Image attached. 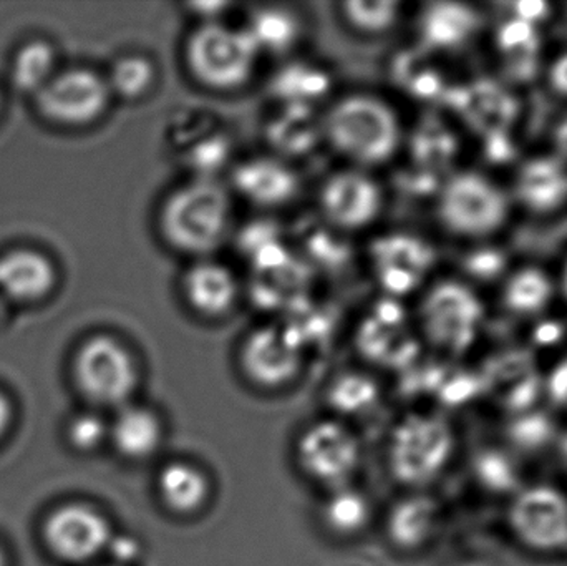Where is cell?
I'll return each mask as SVG.
<instances>
[{
	"mask_svg": "<svg viewBox=\"0 0 567 566\" xmlns=\"http://www.w3.org/2000/svg\"><path fill=\"white\" fill-rule=\"evenodd\" d=\"M73 379L93 404L115 408L132 398L138 385V369L125 344L112 336L99 335L76 351Z\"/></svg>",
	"mask_w": 567,
	"mask_h": 566,
	"instance_id": "6",
	"label": "cell"
},
{
	"mask_svg": "<svg viewBox=\"0 0 567 566\" xmlns=\"http://www.w3.org/2000/svg\"><path fill=\"white\" fill-rule=\"evenodd\" d=\"M55 50L43 40L25 43L13 56L10 82L19 92L35 96L55 75Z\"/></svg>",
	"mask_w": 567,
	"mask_h": 566,
	"instance_id": "27",
	"label": "cell"
},
{
	"mask_svg": "<svg viewBox=\"0 0 567 566\" xmlns=\"http://www.w3.org/2000/svg\"><path fill=\"white\" fill-rule=\"evenodd\" d=\"M33 99L43 119L55 125L80 128L103 116L112 93L105 76L100 73L90 69H70L55 73Z\"/></svg>",
	"mask_w": 567,
	"mask_h": 566,
	"instance_id": "9",
	"label": "cell"
},
{
	"mask_svg": "<svg viewBox=\"0 0 567 566\" xmlns=\"http://www.w3.org/2000/svg\"><path fill=\"white\" fill-rule=\"evenodd\" d=\"M245 374L261 388L278 389L292 382L302 368V351L281 328H261L241 348Z\"/></svg>",
	"mask_w": 567,
	"mask_h": 566,
	"instance_id": "14",
	"label": "cell"
},
{
	"mask_svg": "<svg viewBox=\"0 0 567 566\" xmlns=\"http://www.w3.org/2000/svg\"><path fill=\"white\" fill-rule=\"evenodd\" d=\"M229 7L231 6L226 2H195L188 3L186 9H188L189 13H193V16L203 19L202 23H209L219 22V17H221L223 13H225V10H228Z\"/></svg>",
	"mask_w": 567,
	"mask_h": 566,
	"instance_id": "35",
	"label": "cell"
},
{
	"mask_svg": "<svg viewBox=\"0 0 567 566\" xmlns=\"http://www.w3.org/2000/svg\"><path fill=\"white\" fill-rule=\"evenodd\" d=\"M259 49L248 30L219 22L199 23L186 40V66L196 82L216 92H233L249 82Z\"/></svg>",
	"mask_w": 567,
	"mask_h": 566,
	"instance_id": "3",
	"label": "cell"
},
{
	"mask_svg": "<svg viewBox=\"0 0 567 566\" xmlns=\"http://www.w3.org/2000/svg\"><path fill=\"white\" fill-rule=\"evenodd\" d=\"M549 85L559 95L567 96V53L558 56L549 66Z\"/></svg>",
	"mask_w": 567,
	"mask_h": 566,
	"instance_id": "36",
	"label": "cell"
},
{
	"mask_svg": "<svg viewBox=\"0 0 567 566\" xmlns=\"http://www.w3.org/2000/svg\"><path fill=\"white\" fill-rule=\"evenodd\" d=\"M278 119L272 120L269 135L272 142L289 155L306 153L323 136L322 122L313 119L312 109L282 103Z\"/></svg>",
	"mask_w": 567,
	"mask_h": 566,
	"instance_id": "24",
	"label": "cell"
},
{
	"mask_svg": "<svg viewBox=\"0 0 567 566\" xmlns=\"http://www.w3.org/2000/svg\"><path fill=\"white\" fill-rule=\"evenodd\" d=\"M70 442L76 451H95L106 438V428L96 415H80L70 425Z\"/></svg>",
	"mask_w": 567,
	"mask_h": 566,
	"instance_id": "34",
	"label": "cell"
},
{
	"mask_svg": "<svg viewBox=\"0 0 567 566\" xmlns=\"http://www.w3.org/2000/svg\"><path fill=\"white\" fill-rule=\"evenodd\" d=\"M183 298L193 312L212 321L226 318L238 305V278L221 263H195L182 278Z\"/></svg>",
	"mask_w": 567,
	"mask_h": 566,
	"instance_id": "15",
	"label": "cell"
},
{
	"mask_svg": "<svg viewBox=\"0 0 567 566\" xmlns=\"http://www.w3.org/2000/svg\"><path fill=\"white\" fill-rule=\"evenodd\" d=\"M508 527L515 541L532 554L567 552V494L551 484H533L513 495Z\"/></svg>",
	"mask_w": 567,
	"mask_h": 566,
	"instance_id": "7",
	"label": "cell"
},
{
	"mask_svg": "<svg viewBox=\"0 0 567 566\" xmlns=\"http://www.w3.org/2000/svg\"><path fill=\"white\" fill-rule=\"evenodd\" d=\"M536 40L538 39H536L535 25L518 17L502 25L498 32V43L506 55H535Z\"/></svg>",
	"mask_w": 567,
	"mask_h": 566,
	"instance_id": "33",
	"label": "cell"
},
{
	"mask_svg": "<svg viewBox=\"0 0 567 566\" xmlns=\"http://www.w3.org/2000/svg\"><path fill=\"white\" fill-rule=\"evenodd\" d=\"M47 547L60 560L82 564L109 547L110 524L95 508L69 504L56 508L43 525Z\"/></svg>",
	"mask_w": 567,
	"mask_h": 566,
	"instance_id": "13",
	"label": "cell"
},
{
	"mask_svg": "<svg viewBox=\"0 0 567 566\" xmlns=\"http://www.w3.org/2000/svg\"><path fill=\"white\" fill-rule=\"evenodd\" d=\"M327 399L330 408L339 414L359 418L377 408L380 401V389L370 375L347 372L330 384Z\"/></svg>",
	"mask_w": 567,
	"mask_h": 566,
	"instance_id": "28",
	"label": "cell"
},
{
	"mask_svg": "<svg viewBox=\"0 0 567 566\" xmlns=\"http://www.w3.org/2000/svg\"><path fill=\"white\" fill-rule=\"evenodd\" d=\"M0 566H6V557H3L2 550H0Z\"/></svg>",
	"mask_w": 567,
	"mask_h": 566,
	"instance_id": "41",
	"label": "cell"
},
{
	"mask_svg": "<svg viewBox=\"0 0 567 566\" xmlns=\"http://www.w3.org/2000/svg\"><path fill=\"white\" fill-rule=\"evenodd\" d=\"M233 223L228 192L212 178H196L169 193L159 208V233L183 255L206 256L225 243Z\"/></svg>",
	"mask_w": 567,
	"mask_h": 566,
	"instance_id": "1",
	"label": "cell"
},
{
	"mask_svg": "<svg viewBox=\"0 0 567 566\" xmlns=\"http://www.w3.org/2000/svg\"><path fill=\"white\" fill-rule=\"evenodd\" d=\"M233 183L243 198L261 208L287 205L300 189L296 172L276 156L246 159L233 173Z\"/></svg>",
	"mask_w": 567,
	"mask_h": 566,
	"instance_id": "16",
	"label": "cell"
},
{
	"mask_svg": "<svg viewBox=\"0 0 567 566\" xmlns=\"http://www.w3.org/2000/svg\"><path fill=\"white\" fill-rule=\"evenodd\" d=\"M455 445V431L446 419L436 414L409 415L390 439V469L402 484L423 487L449 467Z\"/></svg>",
	"mask_w": 567,
	"mask_h": 566,
	"instance_id": "4",
	"label": "cell"
},
{
	"mask_svg": "<svg viewBox=\"0 0 567 566\" xmlns=\"http://www.w3.org/2000/svg\"><path fill=\"white\" fill-rule=\"evenodd\" d=\"M105 80L112 96L136 102L152 92L158 80V69L148 55L125 53L112 63Z\"/></svg>",
	"mask_w": 567,
	"mask_h": 566,
	"instance_id": "26",
	"label": "cell"
},
{
	"mask_svg": "<svg viewBox=\"0 0 567 566\" xmlns=\"http://www.w3.org/2000/svg\"><path fill=\"white\" fill-rule=\"evenodd\" d=\"M56 271L47 256L33 249L0 255V295L16 305H35L55 289Z\"/></svg>",
	"mask_w": 567,
	"mask_h": 566,
	"instance_id": "17",
	"label": "cell"
},
{
	"mask_svg": "<svg viewBox=\"0 0 567 566\" xmlns=\"http://www.w3.org/2000/svg\"><path fill=\"white\" fill-rule=\"evenodd\" d=\"M343 19L352 29L365 35H380L393 29L400 17V6L396 2H367L352 0L342 6Z\"/></svg>",
	"mask_w": 567,
	"mask_h": 566,
	"instance_id": "32",
	"label": "cell"
},
{
	"mask_svg": "<svg viewBox=\"0 0 567 566\" xmlns=\"http://www.w3.org/2000/svg\"><path fill=\"white\" fill-rule=\"evenodd\" d=\"M546 10H548V6L543 2H519L516 6V17L535 25L538 20L546 17Z\"/></svg>",
	"mask_w": 567,
	"mask_h": 566,
	"instance_id": "37",
	"label": "cell"
},
{
	"mask_svg": "<svg viewBox=\"0 0 567 566\" xmlns=\"http://www.w3.org/2000/svg\"><path fill=\"white\" fill-rule=\"evenodd\" d=\"M163 504L178 515L202 511L209 498V481L198 467L186 462H172L158 477Z\"/></svg>",
	"mask_w": 567,
	"mask_h": 566,
	"instance_id": "23",
	"label": "cell"
},
{
	"mask_svg": "<svg viewBox=\"0 0 567 566\" xmlns=\"http://www.w3.org/2000/svg\"><path fill=\"white\" fill-rule=\"evenodd\" d=\"M423 332L436 348L460 352L468 348L483 319V305L468 286L456 281L433 286L422 305Z\"/></svg>",
	"mask_w": 567,
	"mask_h": 566,
	"instance_id": "8",
	"label": "cell"
},
{
	"mask_svg": "<svg viewBox=\"0 0 567 566\" xmlns=\"http://www.w3.org/2000/svg\"><path fill=\"white\" fill-rule=\"evenodd\" d=\"M553 140H555L556 152H558V158L567 159V116L558 123L556 126L555 135H553Z\"/></svg>",
	"mask_w": 567,
	"mask_h": 566,
	"instance_id": "38",
	"label": "cell"
},
{
	"mask_svg": "<svg viewBox=\"0 0 567 566\" xmlns=\"http://www.w3.org/2000/svg\"><path fill=\"white\" fill-rule=\"evenodd\" d=\"M319 199L326 222L343 231L367 228L383 208L382 188L360 169L333 173L320 188Z\"/></svg>",
	"mask_w": 567,
	"mask_h": 566,
	"instance_id": "11",
	"label": "cell"
},
{
	"mask_svg": "<svg viewBox=\"0 0 567 566\" xmlns=\"http://www.w3.org/2000/svg\"><path fill=\"white\" fill-rule=\"evenodd\" d=\"M433 261L429 243L405 233L385 235L370 249L373 276L390 296H406L420 288Z\"/></svg>",
	"mask_w": 567,
	"mask_h": 566,
	"instance_id": "12",
	"label": "cell"
},
{
	"mask_svg": "<svg viewBox=\"0 0 567 566\" xmlns=\"http://www.w3.org/2000/svg\"><path fill=\"white\" fill-rule=\"evenodd\" d=\"M10 421H12V408H10V402L7 401L6 395L0 394V438L9 429Z\"/></svg>",
	"mask_w": 567,
	"mask_h": 566,
	"instance_id": "39",
	"label": "cell"
},
{
	"mask_svg": "<svg viewBox=\"0 0 567 566\" xmlns=\"http://www.w3.org/2000/svg\"><path fill=\"white\" fill-rule=\"evenodd\" d=\"M297 454L303 472L312 481L333 488L347 484L362 459L355 435L333 421L310 425L300 438Z\"/></svg>",
	"mask_w": 567,
	"mask_h": 566,
	"instance_id": "10",
	"label": "cell"
},
{
	"mask_svg": "<svg viewBox=\"0 0 567 566\" xmlns=\"http://www.w3.org/2000/svg\"><path fill=\"white\" fill-rule=\"evenodd\" d=\"M0 110H2V99H0Z\"/></svg>",
	"mask_w": 567,
	"mask_h": 566,
	"instance_id": "42",
	"label": "cell"
},
{
	"mask_svg": "<svg viewBox=\"0 0 567 566\" xmlns=\"http://www.w3.org/2000/svg\"><path fill=\"white\" fill-rule=\"evenodd\" d=\"M563 288H565V292L567 296V263L565 266V272H563Z\"/></svg>",
	"mask_w": 567,
	"mask_h": 566,
	"instance_id": "40",
	"label": "cell"
},
{
	"mask_svg": "<svg viewBox=\"0 0 567 566\" xmlns=\"http://www.w3.org/2000/svg\"><path fill=\"white\" fill-rule=\"evenodd\" d=\"M478 27V13L463 3H433L420 20L423 40L432 49L452 50L462 47Z\"/></svg>",
	"mask_w": 567,
	"mask_h": 566,
	"instance_id": "21",
	"label": "cell"
},
{
	"mask_svg": "<svg viewBox=\"0 0 567 566\" xmlns=\"http://www.w3.org/2000/svg\"><path fill=\"white\" fill-rule=\"evenodd\" d=\"M553 285L542 269L526 268L509 278L505 305L518 315H536L551 301Z\"/></svg>",
	"mask_w": 567,
	"mask_h": 566,
	"instance_id": "31",
	"label": "cell"
},
{
	"mask_svg": "<svg viewBox=\"0 0 567 566\" xmlns=\"http://www.w3.org/2000/svg\"><path fill=\"white\" fill-rule=\"evenodd\" d=\"M439 524V504L426 495H412L392 508L386 521V531L396 547L419 550L435 537Z\"/></svg>",
	"mask_w": 567,
	"mask_h": 566,
	"instance_id": "20",
	"label": "cell"
},
{
	"mask_svg": "<svg viewBox=\"0 0 567 566\" xmlns=\"http://www.w3.org/2000/svg\"><path fill=\"white\" fill-rule=\"evenodd\" d=\"M505 193L478 173L452 176L439 196V218L453 235L485 238L502 228L508 218Z\"/></svg>",
	"mask_w": 567,
	"mask_h": 566,
	"instance_id": "5",
	"label": "cell"
},
{
	"mask_svg": "<svg viewBox=\"0 0 567 566\" xmlns=\"http://www.w3.org/2000/svg\"><path fill=\"white\" fill-rule=\"evenodd\" d=\"M329 83V76L320 66L296 63L279 72L275 85L284 103L312 109L313 100L326 95Z\"/></svg>",
	"mask_w": 567,
	"mask_h": 566,
	"instance_id": "30",
	"label": "cell"
},
{
	"mask_svg": "<svg viewBox=\"0 0 567 566\" xmlns=\"http://www.w3.org/2000/svg\"><path fill=\"white\" fill-rule=\"evenodd\" d=\"M112 441L123 457L145 461L155 455L162 445V422L150 409H123L113 422Z\"/></svg>",
	"mask_w": 567,
	"mask_h": 566,
	"instance_id": "22",
	"label": "cell"
},
{
	"mask_svg": "<svg viewBox=\"0 0 567 566\" xmlns=\"http://www.w3.org/2000/svg\"><path fill=\"white\" fill-rule=\"evenodd\" d=\"M516 198L535 213H551L567 202V168L558 156L529 159L515 183Z\"/></svg>",
	"mask_w": 567,
	"mask_h": 566,
	"instance_id": "19",
	"label": "cell"
},
{
	"mask_svg": "<svg viewBox=\"0 0 567 566\" xmlns=\"http://www.w3.org/2000/svg\"><path fill=\"white\" fill-rule=\"evenodd\" d=\"M246 30L255 40L259 52L268 50L282 53L296 45L300 35V22L296 13L282 7H262L251 13Z\"/></svg>",
	"mask_w": 567,
	"mask_h": 566,
	"instance_id": "25",
	"label": "cell"
},
{
	"mask_svg": "<svg viewBox=\"0 0 567 566\" xmlns=\"http://www.w3.org/2000/svg\"><path fill=\"white\" fill-rule=\"evenodd\" d=\"M322 133L339 155L360 166L383 165L402 145L395 110L367 93L339 100L322 120Z\"/></svg>",
	"mask_w": 567,
	"mask_h": 566,
	"instance_id": "2",
	"label": "cell"
},
{
	"mask_svg": "<svg viewBox=\"0 0 567 566\" xmlns=\"http://www.w3.org/2000/svg\"><path fill=\"white\" fill-rule=\"evenodd\" d=\"M169 142L173 150H183L176 155L185 162L189 168L202 173L199 178H209L208 173L225 163L229 156L228 135L223 132L221 126L209 115H192L186 113L185 119H178L173 122Z\"/></svg>",
	"mask_w": 567,
	"mask_h": 566,
	"instance_id": "18",
	"label": "cell"
},
{
	"mask_svg": "<svg viewBox=\"0 0 567 566\" xmlns=\"http://www.w3.org/2000/svg\"><path fill=\"white\" fill-rule=\"evenodd\" d=\"M370 504L362 492L355 488H336L323 507V521L337 535L360 534L370 522Z\"/></svg>",
	"mask_w": 567,
	"mask_h": 566,
	"instance_id": "29",
	"label": "cell"
}]
</instances>
